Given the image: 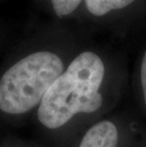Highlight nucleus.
<instances>
[{"instance_id": "nucleus-3", "label": "nucleus", "mask_w": 146, "mask_h": 147, "mask_svg": "<svg viewBox=\"0 0 146 147\" xmlns=\"http://www.w3.org/2000/svg\"><path fill=\"white\" fill-rule=\"evenodd\" d=\"M129 131L120 119H102L86 131L78 147H128Z\"/></svg>"}, {"instance_id": "nucleus-6", "label": "nucleus", "mask_w": 146, "mask_h": 147, "mask_svg": "<svg viewBox=\"0 0 146 147\" xmlns=\"http://www.w3.org/2000/svg\"><path fill=\"white\" fill-rule=\"evenodd\" d=\"M51 2L58 16H66L78 8L82 0H51Z\"/></svg>"}, {"instance_id": "nucleus-5", "label": "nucleus", "mask_w": 146, "mask_h": 147, "mask_svg": "<svg viewBox=\"0 0 146 147\" xmlns=\"http://www.w3.org/2000/svg\"><path fill=\"white\" fill-rule=\"evenodd\" d=\"M135 89L139 105L146 117V49L142 55L141 65H139L138 83L137 86H135Z\"/></svg>"}, {"instance_id": "nucleus-1", "label": "nucleus", "mask_w": 146, "mask_h": 147, "mask_svg": "<svg viewBox=\"0 0 146 147\" xmlns=\"http://www.w3.org/2000/svg\"><path fill=\"white\" fill-rule=\"evenodd\" d=\"M107 70L102 59L92 51L73 59L49 87L40 102L38 120L48 129L66 125L80 114H93L105 102L104 87Z\"/></svg>"}, {"instance_id": "nucleus-4", "label": "nucleus", "mask_w": 146, "mask_h": 147, "mask_svg": "<svg viewBox=\"0 0 146 147\" xmlns=\"http://www.w3.org/2000/svg\"><path fill=\"white\" fill-rule=\"evenodd\" d=\"M135 0H85L86 8L95 16H102L114 10L125 8Z\"/></svg>"}, {"instance_id": "nucleus-2", "label": "nucleus", "mask_w": 146, "mask_h": 147, "mask_svg": "<svg viewBox=\"0 0 146 147\" xmlns=\"http://www.w3.org/2000/svg\"><path fill=\"white\" fill-rule=\"evenodd\" d=\"M64 70L61 58L49 51L35 52L21 59L0 80V110L12 115L30 111L40 105Z\"/></svg>"}]
</instances>
